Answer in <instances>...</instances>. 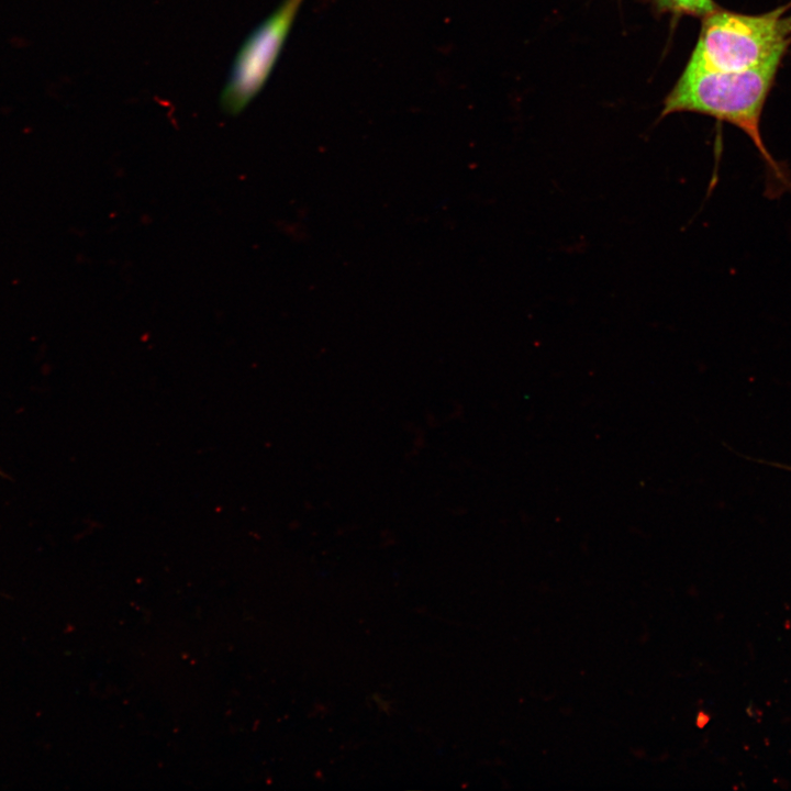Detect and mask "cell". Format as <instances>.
I'll return each instance as SVG.
<instances>
[{
    "label": "cell",
    "mask_w": 791,
    "mask_h": 791,
    "mask_svg": "<svg viewBox=\"0 0 791 791\" xmlns=\"http://www.w3.org/2000/svg\"><path fill=\"white\" fill-rule=\"evenodd\" d=\"M784 54L739 71H720L687 64L664 102L661 116L694 112L742 130L765 163L766 192L778 197L791 190V178L769 153L760 134V118Z\"/></svg>",
    "instance_id": "1"
},
{
    "label": "cell",
    "mask_w": 791,
    "mask_h": 791,
    "mask_svg": "<svg viewBox=\"0 0 791 791\" xmlns=\"http://www.w3.org/2000/svg\"><path fill=\"white\" fill-rule=\"evenodd\" d=\"M304 0H283L247 36L221 92V107L239 114L266 85Z\"/></svg>",
    "instance_id": "3"
},
{
    "label": "cell",
    "mask_w": 791,
    "mask_h": 791,
    "mask_svg": "<svg viewBox=\"0 0 791 791\" xmlns=\"http://www.w3.org/2000/svg\"><path fill=\"white\" fill-rule=\"evenodd\" d=\"M655 3L659 10L700 18L718 9L713 0H655Z\"/></svg>",
    "instance_id": "4"
},
{
    "label": "cell",
    "mask_w": 791,
    "mask_h": 791,
    "mask_svg": "<svg viewBox=\"0 0 791 791\" xmlns=\"http://www.w3.org/2000/svg\"><path fill=\"white\" fill-rule=\"evenodd\" d=\"M790 7L758 15L716 9L703 18L688 63L712 70L739 71L784 54L791 44Z\"/></svg>",
    "instance_id": "2"
}]
</instances>
